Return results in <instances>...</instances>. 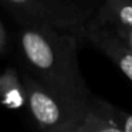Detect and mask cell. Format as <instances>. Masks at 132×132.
Listing matches in <instances>:
<instances>
[{"label":"cell","mask_w":132,"mask_h":132,"mask_svg":"<svg viewBox=\"0 0 132 132\" xmlns=\"http://www.w3.org/2000/svg\"><path fill=\"white\" fill-rule=\"evenodd\" d=\"M19 41L21 55L34 77L74 98L92 97L78 65L75 33L44 24H26L20 30Z\"/></svg>","instance_id":"cell-1"},{"label":"cell","mask_w":132,"mask_h":132,"mask_svg":"<svg viewBox=\"0 0 132 132\" xmlns=\"http://www.w3.org/2000/svg\"><path fill=\"white\" fill-rule=\"evenodd\" d=\"M23 85L29 111L43 132H60L80 123L91 105L92 97L74 98L46 85L34 75L24 74Z\"/></svg>","instance_id":"cell-2"},{"label":"cell","mask_w":132,"mask_h":132,"mask_svg":"<svg viewBox=\"0 0 132 132\" xmlns=\"http://www.w3.org/2000/svg\"><path fill=\"white\" fill-rule=\"evenodd\" d=\"M26 24H44L77 34L85 30V14L70 0H3Z\"/></svg>","instance_id":"cell-3"},{"label":"cell","mask_w":132,"mask_h":132,"mask_svg":"<svg viewBox=\"0 0 132 132\" xmlns=\"http://www.w3.org/2000/svg\"><path fill=\"white\" fill-rule=\"evenodd\" d=\"M84 36L100 51H102L108 58H111L132 82V50L117 34L102 27L85 26Z\"/></svg>","instance_id":"cell-4"},{"label":"cell","mask_w":132,"mask_h":132,"mask_svg":"<svg viewBox=\"0 0 132 132\" xmlns=\"http://www.w3.org/2000/svg\"><path fill=\"white\" fill-rule=\"evenodd\" d=\"M108 30L132 27V0H105L97 14L87 23Z\"/></svg>","instance_id":"cell-5"},{"label":"cell","mask_w":132,"mask_h":132,"mask_svg":"<svg viewBox=\"0 0 132 132\" xmlns=\"http://www.w3.org/2000/svg\"><path fill=\"white\" fill-rule=\"evenodd\" d=\"M0 101L6 108L17 109L26 104L23 81L14 68H6L0 74Z\"/></svg>","instance_id":"cell-6"},{"label":"cell","mask_w":132,"mask_h":132,"mask_svg":"<svg viewBox=\"0 0 132 132\" xmlns=\"http://www.w3.org/2000/svg\"><path fill=\"white\" fill-rule=\"evenodd\" d=\"M91 104L101 115H104L111 122L118 125L123 132H132V114H129V112L123 111L121 108H117L112 104L95 97H92Z\"/></svg>","instance_id":"cell-7"},{"label":"cell","mask_w":132,"mask_h":132,"mask_svg":"<svg viewBox=\"0 0 132 132\" xmlns=\"http://www.w3.org/2000/svg\"><path fill=\"white\" fill-rule=\"evenodd\" d=\"M80 126L82 132H123L118 125H115L108 118L101 115L92 106V104L89 105V109L87 111L85 117L81 119Z\"/></svg>","instance_id":"cell-8"},{"label":"cell","mask_w":132,"mask_h":132,"mask_svg":"<svg viewBox=\"0 0 132 132\" xmlns=\"http://www.w3.org/2000/svg\"><path fill=\"white\" fill-rule=\"evenodd\" d=\"M109 31H112L114 34H117L118 37L132 50V27L131 29H115V30H109Z\"/></svg>","instance_id":"cell-9"},{"label":"cell","mask_w":132,"mask_h":132,"mask_svg":"<svg viewBox=\"0 0 132 132\" xmlns=\"http://www.w3.org/2000/svg\"><path fill=\"white\" fill-rule=\"evenodd\" d=\"M4 44H6V31H4V27L0 21V51L4 48Z\"/></svg>","instance_id":"cell-10"},{"label":"cell","mask_w":132,"mask_h":132,"mask_svg":"<svg viewBox=\"0 0 132 132\" xmlns=\"http://www.w3.org/2000/svg\"><path fill=\"white\" fill-rule=\"evenodd\" d=\"M60 132H82V129H81L80 123H77V125L70 126V128H65V129H63V131H60Z\"/></svg>","instance_id":"cell-11"}]
</instances>
